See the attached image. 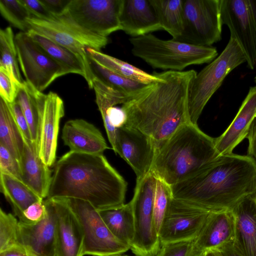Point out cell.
Returning a JSON list of instances; mask_svg holds the SVG:
<instances>
[{"mask_svg": "<svg viewBox=\"0 0 256 256\" xmlns=\"http://www.w3.org/2000/svg\"><path fill=\"white\" fill-rule=\"evenodd\" d=\"M46 98V94L24 80L19 88L16 100L28 122L32 140L36 148Z\"/></svg>", "mask_w": 256, "mask_h": 256, "instance_id": "25", "label": "cell"}, {"mask_svg": "<svg viewBox=\"0 0 256 256\" xmlns=\"http://www.w3.org/2000/svg\"><path fill=\"white\" fill-rule=\"evenodd\" d=\"M124 0H70L63 12L90 32L108 38L121 30L120 16Z\"/></svg>", "mask_w": 256, "mask_h": 256, "instance_id": "11", "label": "cell"}, {"mask_svg": "<svg viewBox=\"0 0 256 256\" xmlns=\"http://www.w3.org/2000/svg\"><path fill=\"white\" fill-rule=\"evenodd\" d=\"M246 138L248 140V156L256 161V116L250 126Z\"/></svg>", "mask_w": 256, "mask_h": 256, "instance_id": "44", "label": "cell"}, {"mask_svg": "<svg viewBox=\"0 0 256 256\" xmlns=\"http://www.w3.org/2000/svg\"><path fill=\"white\" fill-rule=\"evenodd\" d=\"M46 212L44 200L38 201L30 205L23 212L19 221L28 224H36L45 217Z\"/></svg>", "mask_w": 256, "mask_h": 256, "instance_id": "40", "label": "cell"}, {"mask_svg": "<svg viewBox=\"0 0 256 256\" xmlns=\"http://www.w3.org/2000/svg\"><path fill=\"white\" fill-rule=\"evenodd\" d=\"M0 12L4 18L20 32L30 30L28 19L31 16L20 0H0Z\"/></svg>", "mask_w": 256, "mask_h": 256, "instance_id": "34", "label": "cell"}, {"mask_svg": "<svg viewBox=\"0 0 256 256\" xmlns=\"http://www.w3.org/2000/svg\"><path fill=\"white\" fill-rule=\"evenodd\" d=\"M204 256H224L222 252L217 250H210L206 252Z\"/></svg>", "mask_w": 256, "mask_h": 256, "instance_id": "47", "label": "cell"}, {"mask_svg": "<svg viewBox=\"0 0 256 256\" xmlns=\"http://www.w3.org/2000/svg\"><path fill=\"white\" fill-rule=\"evenodd\" d=\"M64 199L81 224L84 236V256L122 254L130 249L112 234L98 210L90 202L76 198Z\"/></svg>", "mask_w": 256, "mask_h": 256, "instance_id": "9", "label": "cell"}, {"mask_svg": "<svg viewBox=\"0 0 256 256\" xmlns=\"http://www.w3.org/2000/svg\"><path fill=\"white\" fill-rule=\"evenodd\" d=\"M254 195L255 200H256V192L254 193Z\"/></svg>", "mask_w": 256, "mask_h": 256, "instance_id": "49", "label": "cell"}, {"mask_svg": "<svg viewBox=\"0 0 256 256\" xmlns=\"http://www.w3.org/2000/svg\"><path fill=\"white\" fill-rule=\"evenodd\" d=\"M22 246L20 242L19 220L10 213L0 208V252Z\"/></svg>", "mask_w": 256, "mask_h": 256, "instance_id": "35", "label": "cell"}, {"mask_svg": "<svg viewBox=\"0 0 256 256\" xmlns=\"http://www.w3.org/2000/svg\"><path fill=\"white\" fill-rule=\"evenodd\" d=\"M222 252L224 256H242L236 251L233 247L226 248Z\"/></svg>", "mask_w": 256, "mask_h": 256, "instance_id": "46", "label": "cell"}, {"mask_svg": "<svg viewBox=\"0 0 256 256\" xmlns=\"http://www.w3.org/2000/svg\"><path fill=\"white\" fill-rule=\"evenodd\" d=\"M24 142L20 164L21 180L42 198H46L52 180V171L40 158L32 142Z\"/></svg>", "mask_w": 256, "mask_h": 256, "instance_id": "24", "label": "cell"}, {"mask_svg": "<svg viewBox=\"0 0 256 256\" xmlns=\"http://www.w3.org/2000/svg\"><path fill=\"white\" fill-rule=\"evenodd\" d=\"M156 150L154 142L140 130L126 126L117 128L114 152L131 166L136 178L150 172Z\"/></svg>", "mask_w": 256, "mask_h": 256, "instance_id": "14", "label": "cell"}, {"mask_svg": "<svg viewBox=\"0 0 256 256\" xmlns=\"http://www.w3.org/2000/svg\"><path fill=\"white\" fill-rule=\"evenodd\" d=\"M17 56L26 81L42 92L56 79L69 74L54 60L27 32L14 36Z\"/></svg>", "mask_w": 256, "mask_h": 256, "instance_id": "10", "label": "cell"}, {"mask_svg": "<svg viewBox=\"0 0 256 256\" xmlns=\"http://www.w3.org/2000/svg\"><path fill=\"white\" fill-rule=\"evenodd\" d=\"M156 182V177L152 172L136 178L134 194L130 202L134 225L130 250L136 256H156L161 246L154 212Z\"/></svg>", "mask_w": 256, "mask_h": 256, "instance_id": "7", "label": "cell"}, {"mask_svg": "<svg viewBox=\"0 0 256 256\" xmlns=\"http://www.w3.org/2000/svg\"><path fill=\"white\" fill-rule=\"evenodd\" d=\"M222 24L243 50L247 66L256 67V0H221Z\"/></svg>", "mask_w": 256, "mask_h": 256, "instance_id": "12", "label": "cell"}, {"mask_svg": "<svg viewBox=\"0 0 256 256\" xmlns=\"http://www.w3.org/2000/svg\"><path fill=\"white\" fill-rule=\"evenodd\" d=\"M245 62L242 48L236 40L230 38L221 54L196 74L190 84L188 103L190 122L198 124L204 106L226 77Z\"/></svg>", "mask_w": 256, "mask_h": 256, "instance_id": "6", "label": "cell"}, {"mask_svg": "<svg viewBox=\"0 0 256 256\" xmlns=\"http://www.w3.org/2000/svg\"><path fill=\"white\" fill-rule=\"evenodd\" d=\"M52 15L62 14L70 0H40Z\"/></svg>", "mask_w": 256, "mask_h": 256, "instance_id": "43", "label": "cell"}, {"mask_svg": "<svg viewBox=\"0 0 256 256\" xmlns=\"http://www.w3.org/2000/svg\"><path fill=\"white\" fill-rule=\"evenodd\" d=\"M194 70L158 73L159 79L132 93L122 104L124 126L150 137L156 149L182 124L190 122L188 94Z\"/></svg>", "mask_w": 256, "mask_h": 256, "instance_id": "1", "label": "cell"}, {"mask_svg": "<svg viewBox=\"0 0 256 256\" xmlns=\"http://www.w3.org/2000/svg\"><path fill=\"white\" fill-rule=\"evenodd\" d=\"M172 198L171 186L162 180L156 178L154 200V212L158 234Z\"/></svg>", "mask_w": 256, "mask_h": 256, "instance_id": "36", "label": "cell"}, {"mask_svg": "<svg viewBox=\"0 0 256 256\" xmlns=\"http://www.w3.org/2000/svg\"><path fill=\"white\" fill-rule=\"evenodd\" d=\"M128 256L122 255V254H116V255H113V256Z\"/></svg>", "mask_w": 256, "mask_h": 256, "instance_id": "48", "label": "cell"}, {"mask_svg": "<svg viewBox=\"0 0 256 256\" xmlns=\"http://www.w3.org/2000/svg\"><path fill=\"white\" fill-rule=\"evenodd\" d=\"M0 189L18 220L30 205L44 200L22 180L7 174L0 172Z\"/></svg>", "mask_w": 256, "mask_h": 256, "instance_id": "27", "label": "cell"}, {"mask_svg": "<svg viewBox=\"0 0 256 256\" xmlns=\"http://www.w3.org/2000/svg\"><path fill=\"white\" fill-rule=\"evenodd\" d=\"M132 53L154 68L182 72L192 65L209 64L218 55L215 47L196 46L152 34L130 38Z\"/></svg>", "mask_w": 256, "mask_h": 256, "instance_id": "5", "label": "cell"}, {"mask_svg": "<svg viewBox=\"0 0 256 256\" xmlns=\"http://www.w3.org/2000/svg\"><path fill=\"white\" fill-rule=\"evenodd\" d=\"M0 144L20 164L24 142L11 111L9 104L0 98Z\"/></svg>", "mask_w": 256, "mask_h": 256, "instance_id": "28", "label": "cell"}, {"mask_svg": "<svg viewBox=\"0 0 256 256\" xmlns=\"http://www.w3.org/2000/svg\"><path fill=\"white\" fill-rule=\"evenodd\" d=\"M127 186L103 154L70 150L54 164L47 198L82 200L101 210L124 204Z\"/></svg>", "mask_w": 256, "mask_h": 256, "instance_id": "3", "label": "cell"}, {"mask_svg": "<svg viewBox=\"0 0 256 256\" xmlns=\"http://www.w3.org/2000/svg\"><path fill=\"white\" fill-rule=\"evenodd\" d=\"M0 256H36L22 246L12 247L0 252Z\"/></svg>", "mask_w": 256, "mask_h": 256, "instance_id": "45", "label": "cell"}, {"mask_svg": "<svg viewBox=\"0 0 256 256\" xmlns=\"http://www.w3.org/2000/svg\"><path fill=\"white\" fill-rule=\"evenodd\" d=\"M182 30L176 40L210 46L222 40L221 0H182Z\"/></svg>", "mask_w": 256, "mask_h": 256, "instance_id": "8", "label": "cell"}, {"mask_svg": "<svg viewBox=\"0 0 256 256\" xmlns=\"http://www.w3.org/2000/svg\"><path fill=\"white\" fill-rule=\"evenodd\" d=\"M215 138L190 122L180 127L158 148L151 168L172 186L190 177L219 156Z\"/></svg>", "mask_w": 256, "mask_h": 256, "instance_id": "4", "label": "cell"}, {"mask_svg": "<svg viewBox=\"0 0 256 256\" xmlns=\"http://www.w3.org/2000/svg\"><path fill=\"white\" fill-rule=\"evenodd\" d=\"M170 186L176 200L210 212L232 211L256 192V161L248 155L220 156Z\"/></svg>", "mask_w": 256, "mask_h": 256, "instance_id": "2", "label": "cell"}, {"mask_svg": "<svg viewBox=\"0 0 256 256\" xmlns=\"http://www.w3.org/2000/svg\"><path fill=\"white\" fill-rule=\"evenodd\" d=\"M64 115L62 100L54 92L46 94L36 150L40 160L48 167L56 162L60 123Z\"/></svg>", "mask_w": 256, "mask_h": 256, "instance_id": "16", "label": "cell"}, {"mask_svg": "<svg viewBox=\"0 0 256 256\" xmlns=\"http://www.w3.org/2000/svg\"><path fill=\"white\" fill-rule=\"evenodd\" d=\"M256 116V86L250 88L234 120L220 136L215 138L219 156L231 154L234 149L246 138L250 126Z\"/></svg>", "mask_w": 256, "mask_h": 256, "instance_id": "20", "label": "cell"}, {"mask_svg": "<svg viewBox=\"0 0 256 256\" xmlns=\"http://www.w3.org/2000/svg\"><path fill=\"white\" fill-rule=\"evenodd\" d=\"M56 222V256H84L81 224L64 198H53Z\"/></svg>", "mask_w": 256, "mask_h": 256, "instance_id": "17", "label": "cell"}, {"mask_svg": "<svg viewBox=\"0 0 256 256\" xmlns=\"http://www.w3.org/2000/svg\"><path fill=\"white\" fill-rule=\"evenodd\" d=\"M88 56L100 65L121 76L144 84L159 79L158 72L148 74L121 60L91 48H87Z\"/></svg>", "mask_w": 256, "mask_h": 256, "instance_id": "29", "label": "cell"}, {"mask_svg": "<svg viewBox=\"0 0 256 256\" xmlns=\"http://www.w3.org/2000/svg\"><path fill=\"white\" fill-rule=\"evenodd\" d=\"M22 84L15 80L6 70L0 68V98L8 103H12L16 101L18 90Z\"/></svg>", "mask_w": 256, "mask_h": 256, "instance_id": "38", "label": "cell"}, {"mask_svg": "<svg viewBox=\"0 0 256 256\" xmlns=\"http://www.w3.org/2000/svg\"><path fill=\"white\" fill-rule=\"evenodd\" d=\"M8 104L14 119L20 130L24 139L28 141L32 142L28 122L22 111L20 106L16 100L12 103Z\"/></svg>", "mask_w": 256, "mask_h": 256, "instance_id": "41", "label": "cell"}, {"mask_svg": "<svg viewBox=\"0 0 256 256\" xmlns=\"http://www.w3.org/2000/svg\"><path fill=\"white\" fill-rule=\"evenodd\" d=\"M162 28L176 40L182 30V0H150Z\"/></svg>", "mask_w": 256, "mask_h": 256, "instance_id": "30", "label": "cell"}, {"mask_svg": "<svg viewBox=\"0 0 256 256\" xmlns=\"http://www.w3.org/2000/svg\"><path fill=\"white\" fill-rule=\"evenodd\" d=\"M0 68L6 70L19 84L24 82L19 68L14 36L12 28L0 30Z\"/></svg>", "mask_w": 256, "mask_h": 256, "instance_id": "32", "label": "cell"}, {"mask_svg": "<svg viewBox=\"0 0 256 256\" xmlns=\"http://www.w3.org/2000/svg\"><path fill=\"white\" fill-rule=\"evenodd\" d=\"M120 22L121 30L131 38L162 30L150 0H124Z\"/></svg>", "mask_w": 256, "mask_h": 256, "instance_id": "22", "label": "cell"}, {"mask_svg": "<svg viewBox=\"0 0 256 256\" xmlns=\"http://www.w3.org/2000/svg\"><path fill=\"white\" fill-rule=\"evenodd\" d=\"M210 212L172 198L158 232L160 245L194 240Z\"/></svg>", "mask_w": 256, "mask_h": 256, "instance_id": "13", "label": "cell"}, {"mask_svg": "<svg viewBox=\"0 0 256 256\" xmlns=\"http://www.w3.org/2000/svg\"><path fill=\"white\" fill-rule=\"evenodd\" d=\"M29 12L31 17L44 20L53 18L40 0H20Z\"/></svg>", "mask_w": 256, "mask_h": 256, "instance_id": "42", "label": "cell"}, {"mask_svg": "<svg viewBox=\"0 0 256 256\" xmlns=\"http://www.w3.org/2000/svg\"><path fill=\"white\" fill-rule=\"evenodd\" d=\"M28 23L30 30L64 47L78 57L84 68L86 80L89 88H92L94 75L90 68L87 48L54 18L52 20H44L30 17L28 19Z\"/></svg>", "mask_w": 256, "mask_h": 256, "instance_id": "19", "label": "cell"}, {"mask_svg": "<svg viewBox=\"0 0 256 256\" xmlns=\"http://www.w3.org/2000/svg\"><path fill=\"white\" fill-rule=\"evenodd\" d=\"M194 241H186L162 245L156 256H204Z\"/></svg>", "mask_w": 256, "mask_h": 256, "instance_id": "37", "label": "cell"}, {"mask_svg": "<svg viewBox=\"0 0 256 256\" xmlns=\"http://www.w3.org/2000/svg\"><path fill=\"white\" fill-rule=\"evenodd\" d=\"M0 172L11 175L21 180V169L18 161L8 150L0 144Z\"/></svg>", "mask_w": 256, "mask_h": 256, "instance_id": "39", "label": "cell"}, {"mask_svg": "<svg viewBox=\"0 0 256 256\" xmlns=\"http://www.w3.org/2000/svg\"><path fill=\"white\" fill-rule=\"evenodd\" d=\"M98 211L112 234L130 248L134 235V225L130 202Z\"/></svg>", "mask_w": 256, "mask_h": 256, "instance_id": "26", "label": "cell"}, {"mask_svg": "<svg viewBox=\"0 0 256 256\" xmlns=\"http://www.w3.org/2000/svg\"><path fill=\"white\" fill-rule=\"evenodd\" d=\"M235 220L232 211L210 212L196 238L198 248L204 254L210 250L220 252L234 247Z\"/></svg>", "mask_w": 256, "mask_h": 256, "instance_id": "18", "label": "cell"}, {"mask_svg": "<svg viewBox=\"0 0 256 256\" xmlns=\"http://www.w3.org/2000/svg\"><path fill=\"white\" fill-rule=\"evenodd\" d=\"M254 194L243 199L232 210L236 226L233 248L242 256H256V202Z\"/></svg>", "mask_w": 256, "mask_h": 256, "instance_id": "23", "label": "cell"}, {"mask_svg": "<svg viewBox=\"0 0 256 256\" xmlns=\"http://www.w3.org/2000/svg\"><path fill=\"white\" fill-rule=\"evenodd\" d=\"M62 140L70 151L90 154H103L110 148L99 130L82 119L68 120L62 131Z\"/></svg>", "mask_w": 256, "mask_h": 256, "instance_id": "21", "label": "cell"}, {"mask_svg": "<svg viewBox=\"0 0 256 256\" xmlns=\"http://www.w3.org/2000/svg\"><path fill=\"white\" fill-rule=\"evenodd\" d=\"M46 215L40 222L28 224L19 221L22 246L36 256H56V212L53 200H44Z\"/></svg>", "mask_w": 256, "mask_h": 256, "instance_id": "15", "label": "cell"}, {"mask_svg": "<svg viewBox=\"0 0 256 256\" xmlns=\"http://www.w3.org/2000/svg\"><path fill=\"white\" fill-rule=\"evenodd\" d=\"M27 33L69 74H80L86 80V74L84 64L74 54L64 47L32 30H30Z\"/></svg>", "mask_w": 256, "mask_h": 256, "instance_id": "31", "label": "cell"}, {"mask_svg": "<svg viewBox=\"0 0 256 256\" xmlns=\"http://www.w3.org/2000/svg\"><path fill=\"white\" fill-rule=\"evenodd\" d=\"M90 64L94 76L104 84L128 98L146 84L130 80L100 65L89 56Z\"/></svg>", "mask_w": 256, "mask_h": 256, "instance_id": "33", "label": "cell"}]
</instances>
